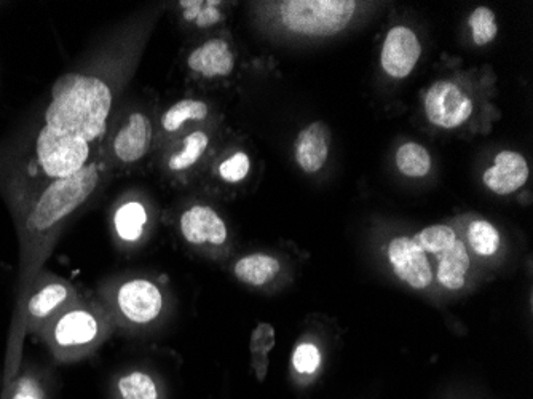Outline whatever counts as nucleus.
<instances>
[{
    "instance_id": "nucleus-3",
    "label": "nucleus",
    "mask_w": 533,
    "mask_h": 399,
    "mask_svg": "<svg viewBox=\"0 0 533 399\" xmlns=\"http://www.w3.org/2000/svg\"><path fill=\"white\" fill-rule=\"evenodd\" d=\"M109 313L96 302H76L60 313L42 332L56 360H82L111 336Z\"/></svg>"
},
{
    "instance_id": "nucleus-22",
    "label": "nucleus",
    "mask_w": 533,
    "mask_h": 399,
    "mask_svg": "<svg viewBox=\"0 0 533 399\" xmlns=\"http://www.w3.org/2000/svg\"><path fill=\"white\" fill-rule=\"evenodd\" d=\"M275 345V329L272 324L261 323L253 331L251 337V356L257 379L264 380L269 368V352Z\"/></svg>"
},
{
    "instance_id": "nucleus-14",
    "label": "nucleus",
    "mask_w": 533,
    "mask_h": 399,
    "mask_svg": "<svg viewBox=\"0 0 533 399\" xmlns=\"http://www.w3.org/2000/svg\"><path fill=\"white\" fill-rule=\"evenodd\" d=\"M329 157V130L321 122L312 123L299 133L294 146V159L301 170L315 174L326 165Z\"/></svg>"
},
{
    "instance_id": "nucleus-21",
    "label": "nucleus",
    "mask_w": 533,
    "mask_h": 399,
    "mask_svg": "<svg viewBox=\"0 0 533 399\" xmlns=\"http://www.w3.org/2000/svg\"><path fill=\"white\" fill-rule=\"evenodd\" d=\"M396 166L407 178H423L430 173L431 157L420 144H403L396 152Z\"/></svg>"
},
{
    "instance_id": "nucleus-12",
    "label": "nucleus",
    "mask_w": 533,
    "mask_h": 399,
    "mask_svg": "<svg viewBox=\"0 0 533 399\" xmlns=\"http://www.w3.org/2000/svg\"><path fill=\"white\" fill-rule=\"evenodd\" d=\"M187 66L203 79H222L235 69V55L226 40L210 39L192 50L187 56Z\"/></svg>"
},
{
    "instance_id": "nucleus-10",
    "label": "nucleus",
    "mask_w": 533,
    "mask_h": 399,
    "mask_svg": "<svg viewBox=\"0 0 533 399\" xmlns=\"http://www.w3.org/2000/svg\"><path fill=\"white\" fill-rule=\"evenodd\" d=\"M388 257L396 277L414 289H425L433 281V269L427 253L414 238L398 237L388 246Z\"/></svg>"
},
{
    "instance_id": "nucleus-27",
    "label": "nucleus",
    "mask_w": 533,
    "mask_h": 399,
    "mask_svg": "<svg viewBox=\"0 0 533 399\" xmlns=\"http://www.w3.org/2000/svg\"><path fill=\"white\" fill-rule=\"evenodd\" d=\"M320 363V350L313 344H301L293 353V366L299 374H313Z\"/></svg>"
},
{
    "instance_id": "nucleus-2",
    "label": "nucleus",
    "mask_w": 533,
    "mask_h": 399,
    "mask_svg": "<svg viewBox=\"0 0 533 399\" xmlns=\"http://www.w3.org/2000/svg\"><path fill=\"white\" fill-rule=\"evenodd\" d=\"M107 173L109 165L98 157L77 173L52 181L28 211L24 222L26 232L37 240L50 237L56 227L95 195L106 181Z\"/></svg>"
},
{
    "instance_id": "nucleus-4",
    "label": "nucleus",
    "mask_w": 533,
    "mask_h": 399,
    "mask_svg": "<svg viewBox=\"0 0 533 399\" xmlns=\"http://www.w3.org/2000/svg\"><path fill=\"white\" fill-rule=\"evenodd\" d=\"M355 12L353 0H286L280 4L283 26L310 37L332 36L344 31Z\"/></svg>"
},
{
    "instance_id": "nucleus-28",
    "label": "nucleus",
    "mask_w": 533,
    "mask_h": 399,
    "mask_svg": "<svg viewBox=\"0 0 533 399\" xmlns=\"http://www.w3.org/2000/svg\"><path fill=\"white\" fill-rule=\"evenodd\" d=\"M12 399H45L44 387L32 376H23L15 384Z\"/></svg>"
},
{
    "instance_id": "nucleus-13",
    "label": "nucleus",
    "mask_w": 533,
    "mask_h": 399,
    "mask_svg": "<svg viewBox=\"0 0 533 399\" xmlns=\"http://www.w3.org/2000/svg\"><path fill=\"white\" fill-rule=\"evenodd\" d=\"M529 179L527 160L518 152L503 151L494 159V166L482 176L487 189L497 195H511Z\"/></svg>"
},
{
    "instance_id": "nucleus-8",
    "label": "nucleus",
    "mask_w": 533,
    "mask_h": 399,
    "mask_svg": "<svg viewBox=\"0 0 533 399\" xmlns=\"http://www.w3.org/2000/svg\"><path fill=\"white\" fill-rule=\"evenodd\" d=\"M76 302H79V296L68 281L53 277L40 283L26 304L29 326L34 331L44 332L48 324Z\"/></svg>"
},
{
    "instance_id": "nucleus-25",
    "label": "nucleus",
    "mask_w": 533,
    "mask_h": 399,
    "mask_svg": "<svg viewBox=\"0 0 533 399\" xmlns=\"http://www.w3.org/2000/svg\"><path fill=\"white\" fill-rule=\"evenodd\" d=\"M473 42L479 47L490 44L497 37L498 26L495 23V13L487 7H478L468 20Z\"/></svg>"
},
{
    "instance_id": "nucleus-9",
    "label": "nucleus",
    "mask_w": 533,
    "mask_h": 399,
    "mask_svg": "<svg viewBox=\"0 0 533 399\" xmlns=\"http://www.w3.org/2000/svg\"><path fill=\"white\" fill-rule=\"evenodd\" d=\"M422 56L419 37L406 26H396L388 32L380 52L383 71L393 79H406Z\"/></svg>"
},
{
    "instance_id": "nucleus-7",
    "label": "nucleus",
    "mask_w": 533,
    "mask_h": 399,
    "mask_svg": "<svg viewBox=\"0 0 533 399\" xmlns=\"http://www.w3.org/2000/svg\"><path fill=\"white\" fill-rule=\"evenodd\" d=\"M473 99L452 80H438L425 95V114L436 127L454 130L473 114Z\"/></svg>"
},
{
    "instance_id": "nucleus-1",
    "label": "nucleus",
    "mask_w": 533,
    "mask_h": 399,
    "mask_svg": "<svg viewBox=\"0 0 533 399\" xmlns=\"http://www.w3.org/2000/svg\"><path fill=\"white\" fill-rule=\"evenodd\" d=\"M114 98V85L98 74L68 72L56 80L36 141L37 165L47 178H66L98 159Z\"/></svg>"
},
{
    "instance_id": "nucleus-20",
    "label": "nucleus",
    "mask_w": 533,
    "mask_h": 399,
    "mask_svg": "<svg viewBox=\"0 0 533 399\" xmlns=\"http://www.w3.org/2000/svg\"><path fill=\"white\" fill-rule=\"evenodd\" d=\"M115 396L117 399H160V388L151 374L130 371L115 382Z\"/></svg>"
},
{
    "instance_id": "nucleus-11",
    "label": "nucleus",
    "mask_w": 533,
    "mask_h": 399,
    "mask_svg": "<svg viewBox=\"0 0 533 399\" xmlns=\"http://www.w3.org/2000/svg\"><path fill=\"white\" fill-rule=\"evenodd\" d=\"M184 240L194 246H222L229 238L226 222L213 208L205 205L190 206L179 219Z\"/></svg>"
},
{
    "instance_id": "nucleus-18",
    "label": "nucleus",
    "mask_w": 533,
    "mask_h": 399,
    "mask_svg": "<svg viewBox=\"0 0 533 399\" xmlns=\"http://www.w3.org/2000/svg\"><path fill=\"white\" fill-rule=\"evenodd\" d=\"M210 146V136L203 130H195L184 136L178 149L165 159L166 170L170 173H184L192 170Z\"/></svg>"
},
{
    "instance_id": "nucleus-17",
    "label": "nucleus",
    "mask_w": 533,
    "mask_h": 399,
    "mask_svg": "<svg viewBox=\"0 0 533 399\" xmlns=\"http://www.w3.org/2000/svg\"><path fill=\"white\" fill-rule=\"evenodd\" d=\"M439 283L446 289L458 291L465 286L466 272L470 269V256L462 241H455L451 248L438 254Z\"/></svg>"
},
{
    "instance_id": "nucleus-23",
    "label": "nucleus",
    "mask_w": 533,
    "mask_h": 399,
    "mask_svg": "<svg viewBox=\"0 0 533 399\" xmlns=\"http://www.w3.org/2000/svg\"><path fill=\"white\" fill-rule=\"evenodd\" d=\"M468 243L479 256H494L500 248V232L490 222L474 221L468 229Z\"/></svg>"
},
{
    "instance_id": "nucleus-6",
    "label": "nucleus",
    "mask_w": 533,
    "mask_h": 399,
    "mask_svg": "<svg viewBox=\"0 0 533 399\" xmlns=\"http://www.w3.org/2000/svg\"><path fill=\"white\" fill-rule=\"evenodd\" d=\"M112 304L123 323L143 328L162 315L165 297L155 281L135 277L122 281L115 288Z\"/></svg>"
},
{
    "instance_id": "nucleus-5",
    "label": "nucleus",
    "mask_w": 533,
    "mask_h": 399,
    "mask_svg": "<svg viewBox=\"0 0 533 399\" xmlns=\"http://www.w3.org/2000/svg\"><path fill=\"white\" fill-rule=\"evenodd\" d=\"M107 165L117 168H130L138 165L151 152L154 144V123L151 117L141 109L127 112L117 122L114 130L107 131L106 141Z\"/></svg>"
},
{
    "instance_id": "nucleus-26",
    "label": "nucleus",
    "mask_w": 533,
    "mask_h": 399,
    "mask_svg": "<svg viewBox=\"0 0 533 399\" xmlns=\"http://www.w3.org/2000/svg\"><path fill=\"white\" fill-rule=\"evenodd\" d=\"M251 171V159L245 152H235L218 166L219 178L227 184H238L245 181Z\"/></svg>"
},
{
    "instance_id": "nucleus-15",
    "label": "nucleus",
    "mask_w": 533,
    "mask_h": 399,
    "mask_svg": "<svg viewBox=\"0 0 533 399\" xmlns=\"http://www.w3.org/2000/svg\"><path fill=\"white\" fill-rule=\"evenodd\" d=\"M149 226V211L139 198H127L114 213L115 235L125 245L143 240Z\"/></svg>"
},
{
    "instance_id": "nucleus-19",
    "label": "nucleus",
    "mask_w": 533,
    "mask_h": 399,
    "mask_svg": "<svg viewBox=\"0 0 533 399\" xmlns=\"http://www.w3.org/2000/svg\"><path fill=\"white\" fill-rule=\"evenodd\" d=\"M210 114V107L200 99H182L163 112L160 130L165 135L178 133L187 122H202Z\"/></svg>"
},
{
    "instance_id": "nucleus-24",
    "label": "nucleus",
    "mask_w": 533,
    "mask_h": 399,
    "mask_svg": "<svg viewBox=\"0 0 533 399\" xmlns=\"http://www.w3.org/2000/svg\"><path fill=\"white\" fill-rule=\"evenodd\" d=\"M412 238L425 253L436 254V256L451 248L457 241L454 230L449 226H443V224L427 227Z\"/></svg>"
},
{
    "instance_id": "nucleus-16",
    "label": "nucleus",
    "mask_w": 533,
    "mask_h": 399,
    "mask_svg": "<svg viewBox=\"0 0 533 399\" xmlns=\"http://www.w3.org/2000/svg\"><path fill=\"white\" fill-rule=\"evenodd\" d=\"M281 264L275 257L269 254L254 253L241 257L233 267L235 277L245 285L267 286L280 275Z\"/></svg>"
}]
</instances>
